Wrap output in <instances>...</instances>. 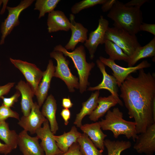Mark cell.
Returning <instances> with one entry per match:
<instances>
[{"label":"cell","mask_w":155,"mask_h":155,"mask_svg":"<svg viewBox=\"0 0 155 155\" xmlns=\"http://www.w3.org/2000/svg\"><path fill=\"white\" fill-rule=\"evenodd\" d=\"M116 0H106L105 2L102 5L101 7L102 11L104 12L109 11L116 3Z\"/></svg>","instance_id":"38"},{"label":"cell","mask_w":155,"mask_h":155,"mask_svg":"<svg viewBox=\"0 0 155 155\" xmlns=\"http://www.w3.org/2000/svg\"><path fill=\"white\" fill-rule=\"evenodd\" d=\"M97 67L102 73L103 78L101 82L98 85L94 87H90L88 90L94 91L105 89L108 90L116 99L118 104L121 106H123V103L119 98L118 94V89L117 81L113 76L109 75L106 72L104 65L99 59L96 61Z\"/></svg>","instance_id":"14"},{"label":"cell","mask_w":155,"mask_h":155,"mask_svg":"<svg viewBox=\"0 0 155 155\" xmlns=\"http://www.w3.org/2000/svg\"><path fill=\"white\" fill-rule=\"evenodd\" d=\"M35 133L39 139L41 140L40 144L45 155H58L63 153L57 147L53 137L54 134L51 130L47 119L43 123V127L37 129Z\"/></svg>","instance_id":"12"},{"label":"cell","mask_w":155,"mask_h":155,"mask_svg":"<svg viewBox=\"0 0 155 155\" xmlns=\"http://www.w3.org/2000/svg\"><path fill=\"white\" fill-rule=\"evenodd\" d=\"M140 8L127 6L117 0L107 16L114 21V27L136 35L140 31V27L143 23L142 13Z\"/></svg>","instance_id":"2"},{"label":"cell","mask_w":155,"mask_h":155,"mask_svg":"<svg viewBox=\"0 0 155 155\" xmlns=\"http://www.w3.org/2000/svg\"><path fill=\"white\" fill-rule=\"evenodd\" d=\"M53 51L61 52L65 56L71 59L79 76L80 92L82 94L86 91L87 86L89 84L88 78L90 72L95 66V64L93 62H87L84 46L80 45L72 51L69 52L63 46L59 44L54 47Z\"/></svg>","instance_id":"4"},{"label":"cell","mask_w":155,"mask_h":155,"mask_svg":"<svg viewBox=\"0 0 155 155\" xmlns=\"http://www.w3.org/2000/svg\"><path fill=\"white\" fill-rule=\"evenodd\" d=\"M73 105L70 99L69 98H64L62 101V106L64 108L69 109L71 108Z\"/></svg>","instance_id":"41"},{"label":"cell","mask_w":155,"mask_h":155,"mask_svg":"<svg viewBox=\"0 0 155 155\" xmlns=\"http://www.w3.org/2000/svg\"><path fill=\"white\" fill-rule=\"evenodd\" d=\"M77 142L83 155H103L102 152L97 149L85 133L81 134L77 140Z\"/></svg>","instance_id":"29"},{"label":"cell","mask_w":155,"mask_h":155,"mask_svg":"<svg viewBox=\"0 0 155 155\" xmlns=\"http://www.w3.org/2000/svg\"><path fill=\"white\" fill-rule=\"evenodd\" d=\"M15 88L21 96L20 102L21 111L23 116H27L30 113L34 103L33 98L34 92L30 85L27 82L21 80L16 85Z\"/></svg>","instance_id":"20"},{"label":"cell","mask_w":155,"mask_h":155,"mask_svg":"<svg viewBox=\"0 0 155 155\" xmlns=\"http://www.w3.org/2000/svg\"><path fill=\"white\" fill-rule=\"evenodd\" d=\"M12 150L9 146L0 142V154L6 155L10 154Z\"/></svg>","instance_id":"40"},{"label":"cell","mask_w":155,"mask_h":155,"mask_svg":"<svg viewBox=\"0 0 155 155\" xmlns=\"http://www.w3.org/2000/svg\"><path fill=\"white\" fill-rule=\"evenodd\" d=\"M60 115L64 121L65 125H68L71 115L70 110L68 109L64 108L62 110Z\"/></svg>","instance_id":"37"},{"label":"cell","mask_w":155,"mask_h":155,"mask_svg":"<svg viewBox=\"0 0 155 155\" xmlns=\"http://www.w3.org/2000/svg\"><path fill=\"white\" fill-rule=\"evenodd\" d=\"M58 155H83L77 142L74 143L65 152Z\"/></svg>","instance_id":"34"},{"label":"cell","mask_w":155,"mask_h":155,"mask_svg":"<svg viewBox=\"0 0 155 155\" xmlns=\"http://www.w3.org/2000/svg\"><path fill=\"white\" fill-rule=\"evenodd\" d=\"M40 108L37 102H34L28 115H23L18 123L24 130L29 132L30 134L35 133L36 130L41 127L42 125L47 119L40 111Z\"/></svg>","instance_id":"13"},{"label":"cell","mask_w":155,"mask_h":155,"mask_svg":"<svg viewBox=\"0 0 155 155\" xmlns=\"http://www.w3.org/2000/svg\"><path fill=\"white\" fill-rule=\"evenodd\" d=\"M10 117L15 118L18 120L20 119L19 115L17 112L2 104L0 106V121H5Z\"/></svg>","instance_id":"32"},{"label":"cell","mask_w":155,"mask_h":155,"mask_svg":"<svg viewBox=\"0 0 155 155\" xmlns=\"http://www.w3.org/2000/svg\"><path fill=\"white\" fill-rule=\"evenodd\" d=\"M140 31H146L155 35V24L142 23L140 27Z\"/></svg>","instance_id":"35"},{"label":"cell","mask_w":155,"mask_h":155,"mask_svg":"<svg viewBox=\"0 0 155 155\" xmlns=\"http://www.w3.org/2000/svg\"><path fill=\"white\" fill-rule=\"evenodd\" d=\"M20 95V92L17 90L15 94L10 97L6 98L2 96L1 98L3 100L2 104L9 107H12L15 103L18 101V98Z\"/></svg>","instance_id":"33"},{"label":"cell","mask_w":155,"mask_h":155,"mask_svg":"<svg viewBox=\"0 0 155 155\" xmlns=\"http://www.w3.org/2000/svg\"><path fill=\"white\" fill-rule=\"evenodd\" d=\"M137 135L133 149L140 154L153 155L155 152V123Z\"/></svg>","instance_id":"11"},{"label":"cell","mask_w":155,"mask_h":155,"mask_svg":"<svg viewBox=\"0 0 155 155\" xmlns=\"http://www.w3.org/2000/svg\"><path fill=\"white\" fill-rule=\"evenodd\" d=\"M104 39L110 40L120 47L128 57L131 56L135 50L141 46L136 35H132L125 30L115 27H108L104 35Z\"/></svg>","instance_id":"5"},{"label":"cell","mask_w":155,"mask_h":155,"mask_svg":"<svg viewBox=\"0 0 155 155\" xmlns=\"http://www.w3.org/2000/svg\"><path fill=\"white\" fill-rule=\"evenodd\" d=\"M108 25V21L103 16H100L97 28L90 33L88 38L85 42L84 45L88 51L91 59H93L94 57L95 53L99 44H104V35Z\"/></svg>","instance_id":"10"},{"label":"cell","mask_w":155,"mask_h":155,"mask_svg":"<svg viewBox=\"0 0 155 155\" xmlns=\"http://www.w3.org/2000/svg\"><path fill=\"white\" fill-rule=\"evenodd\" d=\"M75 19L74 15L72 13L69 15L71 34L69 41L64 47L67 50H74L79 43H84L88 39V29L81 23L76 22Z\"/></svg>","instance_id":"16"},{"label":"cell","mask_w":155,"mask_h":155,"mask_svg":"<svg viewBox=\"0 0 155 155\" xmlns=\"http://www.w3.org/2000/svg\"><path fill=\"white\" fill-rule=\"evenodd\" d=\"M15 84V82H9L4 85L0 86V98L3 95L7 94Z\"/></svg>","instance_id":"36"},{"label":"cell","mask_w":155,"mask_h":155,"mask_svg":"<svg viewBox=\"0 0 155 155\" xmlns=\"http://www.w3.org/2000/svg\"><path fill=\"white\" fill-rule=\"evenodd\" d=\"M137 77L129 75L120 87V96L124 102L130 118H133L137 134L145 132L155 123L152 107L155 100V76L144 69Z\"/></svg>","instance_id":"1"},{"label":"cell","mask_w":155,"mask_h":155,"mask_svg":"<svg viewBox=\"0 0 155 155\" xmlns=\"http://www.w3.org/2000/svg\"><path fill=\"white\" fill-rule=\"evenodd\" d=\"M0 139L12 150L18 146V134L15 130L9 129V124L5 121H0Z\"/></svg>","instance_id":"26"},{"label":"cell","mask_w":155,"mask_h":155,"mask_svg":"<svg viewBox=\"0 0 155 155\" xmlns=\"http://www.w3.org/2000/svg\"><path fill=\"white\" fill-rule=\"evenodd\" d=\"M123 115L118 107L114 108L112 110H109L104 119L99 121L101 128L103 130L111 131L115 138L124 135L128 139L131 138L135 142L138 135L136 124L134 121L124 119Z\"/></svg>","instance_id":"3"},{"label":"cell","mask_w":155,"mask_h":155,"mask_svg":"<svg viewBox=\"0 0 155 155\" xmlns=\"http://www.w3.org/2000/svg\"><path fill=\"white\" fill-rule=\"evenodd\" d=\"M100 94L99 90L92 93L88 99L82 103V107L79 113L76 115L73 123L80 128L82 125V120L87 115H90L95 109L98 104V100Z\"/></svg>","instance_id":"23"},{"label":"cell","mask_w":155,"mask_h":155,"mask_svg":"<svg viewBox=\"0 0 155 155\" xmlns=\"http://www.w3.org/2000/svg\"><path fill=\"white\" fill-rule=\"evenodd\" d=\"M55 70V66L51 59L49 61L46 69L43 71L42 79L35 95L36 97L37 104L40 108L46 98L50 84Z\"/></svg>","instance_id":"17"},{"label":"cell","mask_w":155,"mask_h":155,"mask_svg":"<svg viewBox=\"0 0 155 155\" xmlns=\"http://www.w3.org/2000/svg\"><path fill=\"white\" fill-rule=\"evenodd\" d=\"M104 44L105 51L109 56V59L114 61L123 60L127 62L129 57L117 44L108 40H105Z\"/></svg>","instance_id":"27"},{"label":"cell","mask_w":155,"mask_h":155,"mask_svg":"<svg viewBox=\"0 0 155 155\" xmlns=\"http://www.w3.org/2000/svg\"><path fill=\"white\" fill-rule=\"evenodd\" d=\"M155 56V37L145 45L137 48L133 54L129 57L128 67L134 66L139 60L145 58L152 57Z\"/></svg>","instance_id":"25"},{"label":"cell","mask_w":155,"mask_h":155,"mask_svg":"<svg viewBox=\"0 0 155 155\" xmlns=\"http://www.w3.org/2000/svg\"><path fill=\"white\" fill-rule=\"evenodd\" d=\"M47 24L49 33L59 31L67 32L70 29L69 20L63 11L59 10H54L48 13Z\"/></svg>","instance_id":"18"},{"label":"cell","mask_w":155,"mask_h":155,"mask_svg":"<svg viewBox=\"0 0 155 155\" xmlns=\"http://www.w3.org/2000/svg\"><path fill=\"white\" fill-rule=\"evenodd\" d=\"M34 1V0H22L15 7H7L8 14L4 21L1 23L0 26L1 35L0 45L4 44L6 37L11 33L14 28L20 24L19 17L21 13L30 6Z\"/></svg>","instance_id":"7"},{"label":"cell","mask_w":155,"mask_h":155,"mask_svg":"<svg viewBox=\"0 0 155 155\" xmlns=\"http://www.w3.org/2000/svg\"><path fill=\"white\" fill-rule=\"evenodd\" d=\"M99 59L105 66H108L112 70L113 76L117 80L118 87H119L131 73L136 72L140 69L148 68L151 66V64L147 60H144L135 66L124 67L117 64L115 61L109 58L101 56L99 57Z\"/></svg>","instance_id":"9"},{"label":"cell","mask_w":155,"mask_h":155,"mask_svg":"<svg viewBox=\"0 0 155 155\" xmlns=\"http://www.w3.org/2000/svg\"><path fill=\"white\" fill-rule=\"evenodd\" d=\"M80 128L95 146L103 152L105 147L104 142L107 135L102 131L99 121L84 124Z\"/></svg>","instance_id":"19"},{"label":"cell","mask_w":155,"mask_h":155,"mask_svg":"<svg viewBox=\"0 0 155 155\" xmlns=\"http://www.w3.org/2000/svg\"><path fill=\"white\" fill-rule=\"evenodd\" d=\"M104 144L106 148L108 155H120L123 151L131 146V143L128 141H112L108 139L104 140Z\"/></svg>","instance_id":"28"},{"label":"cell","mask_w":155,"mask_h":155,"mask_svg":"<svg viewBox=\"0 0 155 155\" xmlns=\"http://www.w3.org/2000/svg\"><path fill=\"white\" fill-rule=\"evenodd\" d=\"M3 3V6L2 7L1 11L0 12V14L2 15L3 14L5 11V9L7 7V5L8 2V0H2Z\"/></svg>","instance_id":"42"},{"label":"cell","mask_w":155,"mask_h":155,"mask_svg":"<svg viewBox=\"0 0 155 155\" xmlns=\"http://www.w3.org/2000/svg\"><path fill=\"white\" fill-rule=\"evenodd\" d=\"M148 1L147 0H132L124 4L127 6L136 7L140 8L143 4Z\"/></svg>","instance_id":"39"},{"label":"cell","mask_w":155,"mask_h":155,"mask_svg":"<svg viewBox=\"0 0 155 155\" xmlns=\"http://www.w3.org/2000/svg\"><path fill=\"white\" fill-rule=\"evenodd\" d=\"M37 136L31 137L23 130L18 134V146L23 155H45Z\"/></svg>","instance_id":"15"},{"label":"cell","mask_w":155,"mask_h":155,"mask_svg":"<svg viewBox=\"0 0 155 155\" xmlns=\"http://www.w3.org/2000/svg\"><path fill=\"white\" fill-rule=\"evenodd\" d=\"M50 55L57 63L53 77L59 78L64 81L70 92H74L75 89H79V79L71 72L69 67V61L64 56L63 53L59 51H53L50 53Z\"/></svg>","instance_id":"6"},{"label":"cell","mask_w":155,"mask_h":155,"mask_svg":"<svg viewBox=\"0 0 155 155\" xmlns=\"http://www.w3.org/2000/svg\"><path fill=\"white\" fill-rule=\"evenodd\" d=\"M118 104L116 99L112 95L108 97L98 98L97 106L95 109L89 115L90 120L96 122L103 116L112 107Z\"/></svg>","instance_id":"24"},{"label":"cell","mask_w":155,"mask_h":155,"mask_svg":"<svg viewBox=\"0 0 155 155\" xmlns=\"http://www.w3.org/2000/svg\"><path fill=\"white\" fill-rule=\"evenodd\" d=\"M106 0H83L75 3L71 8L72 14L78 13L82 10L98 4L102 5Z\"/></svg>","instance_id":"31"},{"label":"cell","mask_w":155,"mask_h":155,"mask_svg":"<svg viewBox=\"0 0 155 155\" xmlns=\"http://www.w3.org/2000/svg\"><path fill=\"white\" fill-rule=\"evenodd\" d=\"M60 0H37L35 4L34 10L39 12L38 19L44 16L46 13L54 10Z\"/></svg>","instance_id":"30"},{"label":"cell","mask_w":155,"mask_h":155,"mask_svg":"<svg viewBox=\"0 0 155 155\" xmlns=\"http://www.w3.org/2000/svg\"><path fill=\"white\" fill-rule=\"evenodd\" d=\"M3 1L1 0H0V7H1V4L2 3Z\"/></svg>","instance_id":"43"},{"label":"cell","mask_w":155,"mask_h":155,"mask_svg":"<svg viewBox=\"0 0 155 155\" xmlns=\"http://www.w3.org/2000/svg\"><path fill=\"white\" fill-rule=\"evenodd\" d=\"M9 60L14 66L23 75L27 82L30 85L35 95L42 79L43 71L34 64L11 58H10Z\"/></svg>","instance_id":"8"},{"label":"cell","mask_w":155,"mask_h":155,"mask_svg":"<svg viewBox=\"0 0 155 155\" xmlns=\"http://www.w3.org/2000/svg\"><path fill=\"white\" fill-rule=\"evenodd\" d=\"M57 109L56 100L53 96L50 94L47 97L43 104L41 112L48 120L51 130L54 134L56 133L59 129L56 116Z\"/></svg>","instance_id":"21"},{"label":"cell","mask_w":155,"mask_h":155,"mask_svg":"<svg viewBox=\"0 0 155 155\" xmlns=\"http://www.w3.org/2000/svg\"><path fill=\"white\" fill-rule=\"evenodd\" d=\"M81 134L76 127L73 126L69 132H64L63 134L59 135H54L53 137L59 149L64 153L66 152L74 143L77 142Z\"/></svg>","instance_id":"22"},{"label":"cell","mask_w":155,"mask_h":155,"mask_svg":"<svg viewBox=\"0 0 155 155\" xmlns=\"http://www.w3.org/2000/svg\"></svg>","instance_id":"44"}]
</instances>
